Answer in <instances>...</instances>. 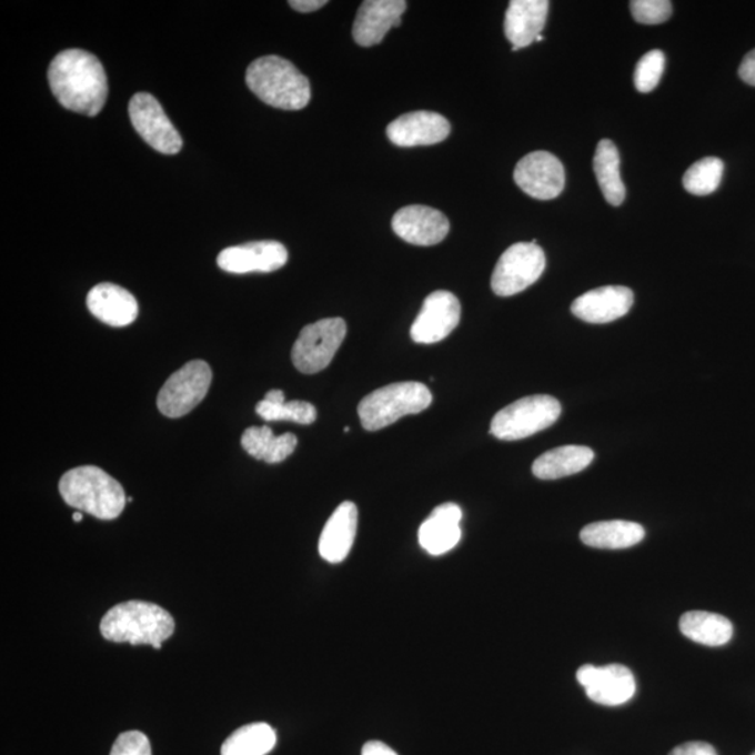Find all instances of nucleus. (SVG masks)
<instances>
[{"label":"nucleus","instance_id":"f257e3e1","mask_svg":"<svg viewBox=\"0 0 755 755\" xmlns=\"http://www.w3.org/2000/svg\"><path fill=\"white\" fill-rule=\"evenodd\" d=\"M48 80L59 104L69 111L95 117L107 101V73L99 58L83 50L58 53L48 69Z\"/></svg>","mask_w":755,"mask_h":755},{"label":"nucleus","instance_id":"f03ea898","mask_svg":"<svg viewBox=\"0 0 755 755\" xmlns=\"http://www.w3.org/2000/svg\"><path fill=\"white\" fill-rule=\"evenodd\" d=\"M101 634L105 640L131 645H151L161 650L163 642L175 631V622L163 607L148 602L117 604L101 620Z\"/></svg>","mask_w":755,"mask_h":755},{"label":"nucleus","instance_id":"7ed1b4c3","mask_svg":"<svg viewBox=\"0 0 755 755\" xmlns=\"http://www.w3.org/2000/svg\"><path fill=\"white\" fill-rule=\"evenodd\" d=\"M245 82L259 100L279 110L299 111L311 101L310 80L284 58L256 59L246 69Z\"/></svg>","mask_w":755,"mask_h":755},{"label":"nucleus","instance_id":"20e7f679","mask_svg":"<svg viewBox=\"0 0 755 755\" xmlns=\"http://www.w3.org/2000/svg\"><path fill=\"white\" fill-rule=\"evenodd\" d=\"M59 493L69 506L102 521L117 520L128 503L121 483L97 466H79L64 473Z\"/></svg>","mask_w":755,"mask_h":755},{"label":"nucleus","instance_id":"39448f33","mask_svg":"<svg viewBox=\"0 0 755 755\" xmlns=\"http://www.w3.org/2000/svg\"><path fill=\"white\" fill-rule=\"evenodd\" d=\"M431 402L433 395L427 386L420 382H397L365 396L359 404V417L363 429L378 431L404 415L424 412Z\"/></svg>","mask_w":755,"mask_h":755},{"label":"nucleus","instance_id":"423d86ee","mask_svg":"<svg viewBox=\"0 0 755 755\" xmlns=\"http://www.w3.org/2000/svg\"><path fill=\"white\" fill-rule=\"evenodd\" d=\"M560 415L561 404L553 396L522 397L494 415L490 431L499 440H523L552 427Z\"/></svg>","mask_w":755,"mask_h":755},{"label":"nucleus","instance_id":"0eeeda50","mask_svg":"<svg viewBox=\"0 0 755 755\" xmlns=\"http://www.w3.org/2000/svg\"><path fill=\"white\" fill-rule=\"evenodd\" d=\"M346 333V322L342 318H326L302 329L291 352L295 369L306 375L325 370L342 346Z\"/></svg>","mask_w":755,"mask_h":755},{"label":"nucleus","instance_id":"6e6552de","mask_svg":"<svg viewBox=\"0 0 755 755\" xmlns=\"http://www.w3.org/2000/svg\"><path fill=\"white\" fill-rule=\"evenodd\" d=\"M544 269L546 255L536 241L517 242L495 264L491 289L499 296L520 294L541 279Z\"/></svg>","mask_w":755,"mask_h":755},{"label":"nucleus","instance_id":"1a4fd4ad","mask_svg":"<svg viewBox=\"0 0 755 755\" xmlns=\"http://www.w3.org/2000/svg\"><path fill=\"white\" fill-rule=\"evenodd\" d=\"M212 370L204 361H191L167 380L159 393L158 407L170 419L191 413L207 397L212 384Z\"/></svg>","mask_w":755,"mask_h":755},{"label":"nucleus","instance_id":"9d476101","mask_svg":"<svg viewBox=\"0 0 755 755\" xmlns=\"http://www.w3.org/2000/svg\"><path fill=\"white\" fill-rule=\"evenodd\" d=\"M129 118L145 143L163 154H177L182 149V138L172 125L160 102L149 93H138L129 102Z\"/></svg>","mask_w":755,"mask_h":755},{"label":"nucleus","instance_id":"9b49d317","mask_svg":"<svg viewBox=\"0 0 755 755\" xmlns=\"http://www.w3.org/2000/svg\"><path fill=\"white\" fill-rule=\"evenodd\" d=\"M514 180L528 197L550 201L564 191L565 170L548 151H533L516 164Z\"/></svg>","mask_w":755,"mask_h":755},{"label":"nucleus","instance_id":"f8f14e48","mask_svg":"<svg viewBox=\"0 0 755 755\" xmlns=\"http://www.w3.org/2000/svg\"><path fill=\"white\" fill-rule=\"evenodd\" d=\"M460 321L461 302L456 295L450 291H434L425 299L422 311L410 329V336L415 343H439L455 331Z\"/></svg>","mask_w":755,"mask_h":755},{"label":"nucleus","instance_id":"ddd939ff","mask_svg":"<svg viewBox=\"0 0 755 755\" xmlns=\"http://www.w3.org/2000/svg\"><path fill=\"white\" fill-rule=\"evenodd\" d=\"M576 678L593 703L618 706L628 703L635 695L634 674L623 665L580 667Z\"/></svg>","mask_w":755,"mask_h":755},{"label":"nucleus","instance_id":"4468645a","mask_svg":"<svg viewBox=\"0 0 755 755\" xmlns=\"http://www.w3.org/2000/svg\"><path fill=\"white\" fill-rule=\"evenodd\" d=\"M289 261V252L278 241L248 242L225 248L218 256L221 271L234 274L271 273L282 269Z\"/></svg>","mask_w":755,"mask_h":755},{"label":"nucleus","instance_id":"2eb2a0df","mask_svg":"<svg viewBox=\"0 0 755 755\" xmlns=\"http://www.w3.org/2000/svg\"><path fill=\"white\" fill-rule=\"evenodd\" d=\"M392 229L409 244L431 246L445 240L450 233V221L440 210L413 204L393 215Z\"/></svg>","mask_w":755,"mask_h":755},{"label":"nucleus","instance_id":"dca6fc26","mask_svg":"<svg viewBox=\"0 0 755 755\" xmlns=\"http://www.w3.org/2000/svg\"><path fill=\"white\" fill-rule=\"evenodd\" d=\"M451 123L433 111H415L396 118L386 128L387 139L399 148H415L444 142L450 137Z\"/></svg>","mask_w":755,"mask_h":755},{"label":"nucleus","instance_id":"f3484780","mask_svg":"<svg viewBox=\"0 0 755 755\" xmlns=\"http://www.w3.org/2000/svg\"><path fill=\"white\" fill-rule=\"evenodd\" d=\"M406 9L404 0H365L354 21V41L361 47L381 44L392 27L402 24L401 18Z\"/></svg>","mask_w":755,"mask_h":755},{"label":"nucleus","instance_id":"a211bd4d","mask_svg":"<svg viewBox=\"0 0 755 755\" xmlns=\"http://www.w3.org/2000/svg\"><path fill=\"white\" fill-rule=\"evenodd\" d=\"M634 304V293L624 285H604L582 294L571 311L587 323H608L627 315Z\"/></svg>","mask_w":755,"mask_h":755},{"label":"nucleus","instance_id":"6ab92c4d","mask_svg":"<svg viewBox=\"0 0 755 755\" xmlns=\"http://www.w3.org/2000/svg\"><path fill=\"white\" fill-rule=\"evenodd\" d=\"M462 510L453 503L442 504L419 528V543L430 555H442L457 546L462 538Z\"/></svg>","mask_w":755,"mask_h":755},{"label":"nucleus","instance_id":"aec40b11","mask_svg":"<svg viewBox=\"0 0 755 755\" xmlns=\"http://www.w3.org/2000/svg\"><path fill=\"white\" fill-rule=\"evenodd\" d=\"M88 309L97 320L113 328L131 325L139 315V304L133 294L112 283L97 284L90 290Z\"/></svg>","mask_w":755,"mask_h":755},{"label":"nucleus","instance_id":"412c9836","mask_svg":"<svg viewBox=\"0 0 755 755\" xmlns=\"http://www.w3.org/2000/svg\"><path fill=\"white\" fill-rule=\"evenodd\" d=\"M550 3L547 0H512L505 14V36L512 51L526 48L542 36L546 26Z\"/></svg>","mask_w":755,"mask_h":755},{"label":"nucleus","instance_id":"4be33fe9","mask_svg":"<svg viewBox=\"0 0 755 755\" xmlns=\"http://www.w3.org/2000/svg\"><path fill=\"white\" fill-rule=\"evenodd\" d=\"M359 511L352 501L340 504L321 533L320 554L328 563L339 564L352 552L358 533Z\"/></svg>","mask_w":755,"mask_h":755},{"label":"nucleus","instance_id":"5701e85b","mask_svg":"<svg viewBox=\"0 0 755 755\" xmlns=\"http://www.w3.org/2000/svg\"><path fill=\"white\" fill-rule=\"evenodd\" d=\"M595 460L587 446L566 445L544 452L533 463L532 472L541 480H557L585 471Z\"/></svg>","mask_w":755,"mask_h":755},{"label":"nucleus","instance_id":"b1692460","mask_svg":"<svg viewBox=\"0 0 755 755\" xmlns=\"http://www.w3.org/2000/svg\"><path fill=\"white\" fill-rule=\"evenodd\" d=\"M645 528L628 521H604L591 523L581 531V541L586 546L606 550H622L644 541Z\"/></svg>","mask_w":755,"mask_h":755},{"label":"nucleus","instance_id":"393cba45","mask_svg":"<svg viewBox=\"0 0 755 755\" xmlns=\"http://www.w3.org/2000/svg\"><path fill=\"white\" fill-rule=\"evenodd\" d=\"M296 444L299 440L294 434L274 436L272 429L268 425L246 429L241 439V445L248 455L258 461L271 463V465L288 460L295 451Z\"/></svg>","mask_w":755,"mask_h":755},{"label":"nucleus","instance_id":"a878e982","mask_svg":"<svg viewBox=\"0 0 755 755\" xmlns=\"http://www.w3.org/2000/svg\"><path fill=\"white\" fill-rule=\"evenodd\" d=\"M680 631L688 640L706 646L726 645L733 636V625L724 616L708 612H688L680 618Z\"/></svg>","mask_w":755,"mask_h":755},{"label":"nucleus","instance_id":"bb28decb","mask_svg":"<svg viewBox=\"0 0 755 755\" xmlns=\"http://www.w3.org/2000/svg\"><path fill=\"white\" fill-rule=\"evenodd\" d=\"M593 170L603 197L612 207H620L625 199V185L620 175L618 150L612 140L603 139L598 142Z\"/></svg>","mask_w":755,"mask_h":755},{"label":"nucleus","instance_id":"cd10ccee","mask_svg":"<svg viewBox=\"0 0 755 755\" xmlns=\"http://www.w3.org/2000/svg\"><path fill=\"white\" fill-rule=\"evenodd\" d=\"M276 743V732L271 725L251 724L226 737L221 746V755H266Z\"/></svg>","mask_w":755,"mask_h":755},{"label":"nucleus","instance_id":"c85d7f7f","mask_svg":"<svg viewBox=\"0 0 755 755\" xmlns=\"http://www.w3.org/2000/svg\"><path fill=\"white\" fill-rule=\"evenodd\" d=\"M724 161L717 158H706L689 167L683 177V185L686 191L697 197H706L714 193L721 185L724 177Z\"/></svg>","mask_w":755,"mask_h":755},{"label":"nucleus","instance_id":"c756f323","mask_svg":"<svg viewBox=\"0 0 755 755\" xmlns=\"http://www.w3.org/2000/svg\"><path fill=\"white\" fill-rule=\"evenodd\" d=\"M256 413L264 422H293L296 424L309 425L316 420V409L314 404L304 401L273 403L261 401L256 404Z\"/></svg>","mask_w":755,"mask_h":755},{"label":"nucleus","instance_id":"7c9ffc66","mask_svg":"<svg viewBox=\"0 0 755 755\" xmlns=\"http://www.w3.org/2000/svg\"><path fill=\"white\" fill-rule=\"evenodd\" d=\"M665 53L660 50L650 51L640 59L635 68L634 83L640 93H651L660 84L665 70Z\"/></svg>","mask_w":755,"mask_h":755},{"label":"nucleus","instance_id":"2f4dec72","mask_svg":"<svg viewBox=\"0 0 755 755\" xmlns=\"http://www.w3.org/2000/svg\"><path fill=\"white\" fill-rule=\"evenodd\" d=\"M631 13L641 24H662L672 16V3L667 0H633Z\"/></svg>","mask_w":755,"mask_h":755},{"label":"nucleus","instance_id":"473e14b6","mask_svg":"<svg viewBox=\"0 0 755 755\" xmlns=\"http://www.w3.org/2000/svg\"><path fill=\"white\" fill-rule=\"evenodd\" d=\"M110 755H151L149 738L138 731L122 733L113 743Z\"/></svg>","mask_w":755,"mask_h":755},{"label":"nucleus","instance_id":"72a5a7b5","mask_svg":"<svg viewBox=\"0 0 755 755\" xmlns=\"http://www.w3.org/2000/svg\"><path fill=\"white\" fill-rule=\"evenodd\" d=\"M671 755H717L716 749L708 743L689 742L673 749Z\"/></svg>","mask_w":755,"mask_h":755},{"label":"nucleus","instance_id":"f704fd0d","mask_svg":"<svg viewBox=\"0 0 755 755\" xmlns=\"http://www.w3.org/2000/svg\"><path fill=\"white\" fill-rule=\"evenodd\" d=\"M738 76L744 83L755 85V50L749 51L744 57L741 68H738Z\"/></svg>","mask_w":755,"mask_h":755},{"label":"nucleus","instance_id":"c9c22d12","mask_svg":"<svg viewBox=\"0 0 755 755\" xmlns=\"http://www.w3.org/2000/svg\"><path fill=\"white\" fill-rule=\"evenodd\" d=\"M290 7L301 13L316 12L328 4L326 0H290Z\"/></svg>","mask_w":755,"mask_h":755},{"label":"nucleus","instance_id":"e433bc0d","mask_svg":"<svg viewBox=\"0 0 755 755\" xmlns=\"http://www.w3.org/2000/svg\"><path fill=\"white\" fill-rule=\"evenodd\" d=\"M361 755H397L390 746L382 742H369L364 744Z\"/></svg>","mask_w":755,"mask_h":755},{"label":"nucleus","instance_id":"4c0bfd02","mask_svg":"<svg viewBox=\"0 0 755 755\" xmlns=\"http://www.w3.org/2000/svg\"><path fill=\"white\" fill-rule=\"evenodd\" d=\"M264 401L273 402V403H282V402H285V396H284L283 391L273 390V391L266 393V396H264Z\"/></svg>","mask_w":755,"mask_h":755},{"label":"nucleus","instance_id":"58836bf2","mask_svg":"<svg viewBox=\"0 0 755 755\" xmlns=\"http://www.w3.org/2000/svg\"><path fill=\"white\" fill-rule=\"evenodd\" d=\"M73 521H74V522H78V523H79V522H82V521H83V514H82V512H74V514H73Z\"/></svg>","mask_w":755,"mask_h":755},{"label":"nucleus","instance_id":"ea45409f","mask_svg":"<svg viewBox=\"0 0 755 755\" xmlns=\"http://www.w3.org/2000/svg\"><path fill=\"white\" fill-rule=\"evenodd\" d=\"M755 755V754H754Z\"/></svg>","mask_w":755,"mask_h":755}]
</instances>
